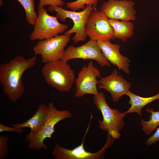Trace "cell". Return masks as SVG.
<instances>
[{
	"instance_id": "1",
	"label": "cell",
	"mask_w": 159,
	"mask_h": 159,
	"mask_svg": "<svg viewBox=\"0 0 159 159\" xmlns=\"http://www.w3.org/2000/svg\"><path fill=\"white\" fill-rule=\"evenodd\" d=\"M36 61V55L27 59L17 55L9 62L0 65V83L3 92L11 102H16L24 93L22 76L35 66Z\"/></svg>"
},
{
	"instance_id": "2",
	"label": "cell",
	"mask_w": 159,
	"mask_h": 159,
	"mask_svg": "<svg viewBox=\"0 0 159 159\" xmlns=\"http://www.w3.org/2000/svg\"><path fill=\"white\" fill-rule=\"evenodd\" d=\"M61 59L44 64L42 72L46 82L58 91L69 92L75 80L74 71L67 63Z\"/></svg>"
},
{
	"instance_id": "3",
	"label": "cell",
	"mask_w": 159,
	"mask_h": 159,
	"mask_svg": "<svg viewBox=\"0 0 159 159\" xmlns=\"http://www.w3.org/2000/svg\"><path fill=\"white\" fill-rule=\"evenodd\" d=\"M48 106L49 112L47 118L40 130L33 136L28 143L29 149L40 150L42 149L47 151L48 147L44 141L46 138H51L54 132L55 125L59 122L72 117L69 110H59L52 102L49 103Z\"/></svg>"
},
{
	"instance_id": "4",
	"label": "cell",
	"mask_w": 159,
	"mask_h": 159,
	"mask_svg": "<svg viewBox=\"0 0 159 159\" xmlns=\"http://www.w3.org/2000/svg\"><path fill=\"white\" fill-rule=\"evenodd\" d=\"M97 5H91L86 6L83 10L80 12L69 11L56 6L49 5L48 9L50 11L56 12V16L62 21H64L66 19H71L74 25L70 29L64 33V34H71L75 33L72 40L74 43L85 40L87 36L85 32V25L89 15Z\"/></svg>"
},
{
	"instance_id": "5",
	"label": "cell",
	"mask_w": 159,
	"mask_h": 159,
	"mask_svg": "<svg viewBox=\"0 0 159 159\" xmlns=\"http://www.w3.org/2000/svg\"><path fill=\"white\" fill-rule=\"evenodd\" d=\"M38 16L34 24L33 30L29 38L32 41L49 39L62 34L68 28L67 25L59 22L56 16L47 13L44 7L39 9Z\"/></svg>"
},
{
	"instance_id": "6",
	"label": "cell",
	"mask_w": 159,
	"mask_h": 159,
	"mask_svg": "<svg viewBox=\"0 0 159 159\" xmlns=\"http://www.w3.org/2000/svg\"><path fill=\"white\" fill-rule=\"evenodd\" d=\"M71 37V34H60L49 39L39 40L34 47V52L35 55L41 56L44 64L61 59Z\"/></svg>"
},
{
	"instance_id": "7",
	"label": "cell",
	"mask_w": 159,
	"mask_h": 159,
	"mask_svg": "<svg viewBox=\"0 0 159 159\" xmlns=\"http://www.w3.org/2000/svg\"><path fill=\"white\" fill-rule=\"evenodd\" d=\"M109 19L96 8L90 13L85 26L86 35L90 39L110 41L115 38Z\"/></svg>"
},
{
	"instance_id": "8",
	"label": "cell",
	"mask_w": 159,
	"mask_h": 159,
	"mask_svg": "<svg viewBox=\"0 0 159 159\" xmlns=\"http://www.w3.org/2000/svg\"><path fill=\"white\" fill-rule=\"evenodd\" d=\"M94 103L102 115L103 119L98 121L99 127L102 130L108 131L115 129L120 131L124 126L123 118L126 114L118 109L111 108L107 104L102 92L94 95Z\"/></svg>"
},
{
	"instance_id": "9",
	"label": "cell",
	"mask_w": 159,
	"mask_h": 159,
	"mask_svg": "<svg viewBox=\"0 0 159 159\" xmlns=\"http://www.w3.org/2000/svg\"><path fill=\"white\" fill-rule=\"evenodd\" d=\"M99 70L92 61L85 64L78 74L75 80V97L79 98L86 94L97 95L99 92L97 85L99 84L97 78H100Z\"/></svg>"
},
{
	"instance_id": "10",
	"label": "cell",
	"mask_w": 159,
	"mask_h": 159,
	"mask_svg": "<svg viewBox=\"0 0 159 159\" xmlns=\"http://www.w3.org/2000/svg\"><path fill=\"white\" fill-rule=\"evenodd\" d=\"M86 134L81 144L74 148L67 149L56 144L53 148L52 155L55 159H101L104 158L106 149L110 146L115 139L107 133V139L104 146L95 153L86 150L84 147V141Z\"/></svg>"
},
{
	"instance_id": "11",
	"label": "cell",
	"mask_w": 159,
	"mask_h": 159,
	"mask_svg": "<svg viewBox=\"0 0 159 159\" xmlns=\"http://www.w3.org/2000/svg\"><path fill=\"white\" fill-rule=\"evenodd\" d=\"M74 59H92L96 61L101 67L111 66L98 46L96 41L90 39L82 46L75 47L71 45L65 49L61 59L67 62Z\"/></svg>"
},
{
	"instance_id": "12",
	"label": "cell",
	"mask_w": 159,
	"mask_h": 159,
	"mask_svg": "<svg viewBox=\"0 0 159 159\" xmlns=\"http://www.w3.org/2000/svg\"><path fill=\"white\" fill-rule=\"evenodd\" d=\"M134 5L131 0H109L103 3L100 9L109 19L134 21L136 14Z\"/></svg>"
},
{
	"instance_id": "13",
	"label": "cell",
	"mask_w": 159,
	"mask_h": 159,
	"mask_svg": "<svg viewBox=\"0 0 159 159\" xmlns=\"http://www.w3.org/2000/svg\"><path fill=\"white\" fill-rule=\"evenodd\" d=\"M100 78L98 80V89H103L109 92L115 102H117L122 96L126 95L131 87L130 83L118 74L116 69L109 76Z\"/></svg>"
},
{
	"instance_id": "14",
	"label": "cell",
	"mask_w": 159,
	"mask_h": 159,
	"mask_svg": "<svg viewBox=\"0 0 159 159\" xmlns=\"http://www.w3.org/2000/svg\"><path fill=\"white\" fill-rule=\"evenodd\" d=\"M98 46L105 58L113 65L117 67L127 74L130 73V59L122 55L120 52V46L113 44L110 41L97 40Z\"/></svg>"
},
{
	"instance_id": "15",
	"label": "cell",
	"mask_w": 159,
	"mask_h": 159,
	"mask_svg": "<svg viewBox=\"0 0 159 159\" xmlns=\"http://www.w3.org/2000/svg\"><path fill=\"white\" fill-rule=\"evenodd\" d=\"M49 112V107L43 103L39 104L35 113L29 119L21 123L14 124L11 127L30 129L29 133L26 136L25 142L28 143L33 136L40 130L47 118Z\"/></svg>"
},
{
	"instance_id": "16",
	"label": "cell",
	"mask_w": 159,
	"mask_h": 159,
	"mask_svg": "<svg viewBox=\"0 0 159 159\" xmlns=\"http://www.w3.org/2000/svg\"><path fill=\"white\" fill-rule=\"evenodd\" d=\"M110 22L113 29V36L115 38L125 42L127 39L134 34V25L130 21L109 19Z\"/></svg>"
},
{
	"instance_id": "17",
	"label": "cell",
	"mask_w": 159,
	"mask_h": 159,
	"mask_svg": "<svg viewBox=\"0 0 159 159\" xmlns=\"http://www.w3.org/2000/svg\"><path fill=\"white\" fill-rule=\"evenodd\" d=\"M126 95L130 98L129 104L131 105V106L125 113L126 114L135 112L141 117L142 116L141 110L145 106L155 100L159 99V92L155 95L146 97L138 96L130 91Z\"/></svg>"
},
{
	"instance_id": "18",
	"label": "cell",
	"mask_w": 159,
	"mask_h": 159,
	"mask_svg": "<svg viewBox=\"0 0 159 159\" xmlns=\"http://www.w3.org/2000/svg\"><path fill=\"white\" fill-rule=\"evenodd\" d=\"M146 111L151 113L149 120L145 121L141 118L140 123L142 130L147 135H149L159 125V111H155L152 108H148Z\"/></svg>"
},
{
	"instance_id": "19",
	"label": "cell",
	"mask_w": 159,
	"mask_h": 159,
	"mask_svg": "<svg viewBox=\"0 0 159 159\" xmlns=\"http://www.w3.org/2000/svg\"><path fill=\"white\" fill-rule=\"evenodd\" d=\"M23 7L25 13L26 19L29 24L33 25L38 16L35 10L34 0H17Z\"/></svg>"
},
{
	"instance_id": "20",
	"label": "cell",
	"mask_w": 159,
	"mask_h": 159,
	"mask_svg": "<svg viewBox=\"0 0 159 159\" xmlns=\"http://www.w3.org/2000/svg\"><path fill=\"white\" fill-rule=\"evenodd\" d=\"M98 0H77L75 1L66 3L67 7L73 11L79 10H84L87 6L91 5H97Z\"/></svg>"
},
{
	"instance_id": "21",
	"label": "cell",
	"mask_w": 159,
	"mask_h": 159,
	"mask_svg": "<svg viewBox=\"0 0 159 159\" xmlns=\"http://www.w3.org/2000/svg\"><path fill=\"white\" fill-rule=\"evenodd\" d=\"M9 140L7 136H0V159H5L8 155L9 147L7 143Z\"/></svg>"
},
{
	"instance_id": "22",
	"label": "cell",
	"mask_w": 159,
	"mask_h": 159,
	"mask_svg": "<svg viewBox=\"0 0 159 159\" xmlns=\"http://www.w3.org/2000/svg\"><path fill=\"white\" fill-rule=\"evenodd\" d=\"M64 4V2L62 0H39L38 9L39 10L48 5L62 7Z\"/></svg>"
},
{
	"instance_id": "23",
	"label": "cell",
	"mask_w": 159,
	"mask_h": 159,
	"mask_svg": "<svg viewBox=\"0 0 159 159\" xmlns=\"http://www.w3.org/2000/svg\"><path fill=\"white\" fill-rule=\"evenodd\" d=\"M23 128L15 127H9L5 126L0 123V132L4 131L9 132H14L19 134H21L23 132Z\"/></svg>"
},
{
	"instance_id": "24",
	"label": "cell",
	"mask_w": 159,
	"mask_h": 159,
	"mask_svg": "<svg viewBox=\"0 0 159 159\" xmlns=\"http://www.w3.org/2000/svg\"><path fill=\"white\" fill-rule=\"evenodd\" d=\"M159 141V127H157L155 132L146 140V144L150 145Z\"/></svg>"
},
{
	"instance_id": "25",
	"label": "cell",
	"mask_w": 159,
	"mask_h": 159,
	"mask_svg": "<svg viewBox=\"0 0 159 159\" xmlns=\"http://www.w3.org/2000/svg\"><path fill=\"white\" fill-rule=\"evenodd\" d=\"M107 132L111 137L115 139L119 138L120 136L119 131L115 129H111L107 131Z\"/></svg>"
},
{
	"instance_id": "26",
	"label": "cell",
	"mask_w": 159,
	"mask_h": 159,
	"mask_svg": "<svg viewBox=\"0 0 159 159\" xmlns=\"http://www.w3.org/2000/svg\"><path fill=\"white\" fill-rule=\"evenodd\" d=\"M3 2L2 0H0V6H1L3 4Z\"/></svg>"
},
{
	"instance_id": "27",
	"label": "cell",
	"mask_w": 159,
	"mask_h": 159,
	"mask_svg": "<svg viewBox=\"0 0 159 159\" xmlns=\"http://www.w3.org/2000/svg\"></svg>"
}]
</instances>
